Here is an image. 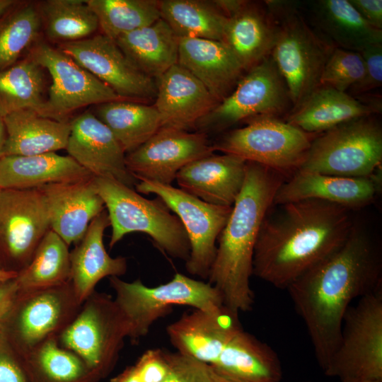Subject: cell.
I'll return each instance as SVG.
<instances>
[{
	"mask_svg": "<svg viewBox=\"0 0 382 382\" xmlns=\"http://www.w3.org/2000/svg\"><path fill=\"white\" fill-rule=\"evenodd\" d=\"M381 289V246L356 224L337 250L287 287L323 371L337 347L347 308Z\"/></svg>",
	"mask_w": 382,
	"mask_h": 382,
	"instance_id": "6da1fadb",
	"label": "cell"
},
{
	"mask_svg": "<svg viewBox=\"0 0 382 382\" xmlns=\"http://www.w3.org/2000/svg\"><path fill=\"white\" fill-rule=\"evenodd\" d=\"M351 212L318 199L272 204L257 236L253 275L286 289L345 242L354 226Z\"/></svg>",
	"mask_w": 382,
	"mask_h": 382,
	"instance_id": "7a4b0ae2",
	"label": "cell"
},
{
	"mask_svg": "<svg viewBox=\"0 0 382 382\" xmlns=\"http://www.w3.org/2000/svg\"><path fill=\"white\" fill-rule=\"evenodd\" d=\"M281 173L247 161L243 187L218 240L207 282L219 293L223 305L236 312L254 305L250 286L253 253L262 222L285 180Z\"/></svg>",
	"mask_w": 382,
	"mask_h": 382,
	"instance_id": "3957f363",
	"label": "cell"
},
{
	"mask_svg": "<svg viewBox=\"0 0 382 382\" xmlns=\"http://www.w3.org/2000/svg\"><path fill=\"white\" fill-rule=\"evenodd\" d=\"M264 2L277 25L270 56L286 84L293 110L319 87L323 67L335 47L311 26L299 2Z\"/></svg>",
	"mask_w": 382,
	"mask_h": 382,
	"instance_id": "277c9868",
	"label": "cell"
},
{
	"mask_svg": "<svg viewBox=\"0 0 382 382\" xmlns=\"http://www.w3.org/2000/svg\"><path fill=\"white\" fill-rule=\"evenodd\" d=\"M93 183L108 213L112 248L127 234L141 232L169 256L184 260L189 257L190 243L179 219L160 199H146L113 178L93 177Z\"/></svg>",
	"mask_w": 382,
	"mask_h": 382,
	"instance_id": "5b68a950",
	"label": "cell"
},
{
	"mask_svg": "<svg viewBox=\"0 0 382 382\" xmlns=\"http://www.w3.org/2000/svg\"><path fill=\"white\" fill-rule=\"evenodd\" d=\"M110 284L127 337L133 341L146 336L154 324L175 306L203 310L223 306L219 293L210 283L182 273L156 286H148L139 279L129 282L118 277H110Z\"/></svg>",
	"mask_w": 382,
	"mask_h": 382,
	"instance_id": "8992f818",
	"label": "cell"
},
{
	"mask_svg": "<svg viewBox=\"0 0 382 382\" xmlns=\"http://www.w3.org/2000/svg\"><path fill=\"white\" fill-rule=\"evenodd\" d=\"M376 115L317 134L297 171L369 178L381 168L382 128Z\"/></svg>",
	"mask_w": 382,
	"mask_h": 382,
	"instance_id": "52a82bcc",
	"label": "cell"
},
{
	"mask_svg": "<svg viewBox=\"0 0 382 382\" xmlns=\"http://www.w3.org/2000/svg\"><path fill=\"white\" fill-rule=\"evenodd\" d=\"M245 122V126L229 130L212 144L214 151L237 156L285 177L299 169L317 136L275 117L259 116Z\"/></svg>",
	"mask_w": 382,
	"mask_h": 382,
	"instance_id": "ba28073f",
	"label": "cell"
},
{
	"mask_svg": "<svg viewBox=\"0 0 382 382\" xmlns=\"http://www.w3.org/2000/svg\"><path fill=\"white\" fill-rule=\"evenodd\" d=\"M340 381H382V289L347 310L337 347L324 371Z\"/></svg>",
	"mask_w": 382,
	"mask_h": 382,
	"instance_id": "9c48e42d",
	"label": "cell"
},
{
	"mask_svg": "<svg viewBox=\"0 0 382 382\" xmlns=\"http://www.w3.org/2000/svg\"><path fill=\"white\" fill-rule=\"evenodd\" d=\"M25 56L47 70L51 77L47 97L35 110L43 117L69 122L71 115L81 108L122 100L71 57L42 38Z\"/></svg>",
	"mask_w": 382,
	"mask_h": 382,
	"instance_id": "30bf717a",
	"label": "cell"
},
{
	"mask_svg": "<svg viewBox=\"0 0 382 382\" xmlns=\"http://www.w3.org/2000/svg\"><path fill=\"white\" fill-rule=\"evenodd\" d=\"M291 109L286 84L269 56L247 71L231 93L197 123L196 129L204 133L219 132L255 117L286 115Z\"/></svg>",
	"mask_w": 382,
	"mask_h": 382,
	"instance_id": "8fae6325",
	"label": "cell"
},
{
	"mask_svg": "<svg viewBox=\"0 0 382 382\" xmlns=\"http://www.w3.org/2000/svg\"><path fill=\"white\" fill-rule=\"evenodd\" d=\"M135 190L156 195L179 218L190 243L185 269L192 276L207 279L216 253L218 238L232 207L209 204L180 188L157 182L139 181Z\"/></svg>",
	"mask_w": 382,
	"mask_h": 382,
	"instance_id": "7c38bea8",
	"label": "cell"
},
{
	"mask_svg": "<svg viewBox=\"0 0 382 382\" xmlns=\"http://www.w3.org/2000/svg\"><path fill=\"white\" fill-rule=\"evenodd\" d=\"M79 305L71 282L49 288L20 291L1 323L3 336L23 358L59 330Z\"/></svg>",
	"mask_w": 382,
	"mask_h": 382,
	"instance_id": "4fadbf2b",
	"label": "cell"
},
{
	"mask_svg": "<svg viewBox=\"0 0 382 382\" xmlns=\"http://www.w3.org/2000/svg\"><path fill=\"white\" fill-rule=\"evenodd\" d=\"M125 337L114 300L98 294L62 330L59 340L62 347L79 357L102 379L117 362Z\"/></svg>",
	"mask_w": 382,
	"mask_h": 382,
	"instance_id": "5bb4252c",
	"label": "cell"
},
{
	"mask_svg": "<svg viewBox=\"0 0 382 382\" xmlns=\"http://www.w3.org/2000/svg\"><path fill=\"white\" fill-rule=\"evenodd\" d=\"M48 210L38 189L0 191V266L18 272L31 261L50 230Z\"/></svg>",
	"mask_w": 382,
	"mask_h": 382,
	"instance_id": "9a60e30c",
	"label": "cell"
},
{
	"mask_svg": "<svg viewBox=\"0 0 382 382\" xmlns=\"http://www.w3.org/2000/svg\"><path fill=\"white\" fill-rule=\"evenodd\" d=\"M57 47L122 100L146 103L156 98V81L138 70L115 41L103 34Z\"/></svg>",
	"mask_w": 382,
	"mask_h": 382,
	"instance_id": "2e32d148",
	"label": "cell"
},
{
	"mask_svg": "<svg viewBox=\"0 0 382 382\" xmlns=\"http://www.w3.org/2000/svg\"><path fill=\"white\" fill-rule=\"evenodd\" d=\"M214 151L206 133L161 127L149 139L126 154V166L138 181L171 185L190 163Z\"/></svg>",
	"mask_w": 382,
	"mask_h": 382,
	"instance_id": "e0dca14e",
	"label": "cell"
},
{
	"mask_svg": "<svg viewBox=\"0 0 382 382\" xmlns=\"http://www.w3.org/2000/svg\"><path fill=\"white\" fill-rule=\"evenodd\" d=\"M68 155L93 177L113 178L130 187L137 180L128 170L126 154L110 131L91 111L70 121Z\"/></svg>",
	"mask_w": 382,
	"mask_h": 382,
	"instance_id": "ac0fdd59",
	"label": "cell"
},
{
	"mask_svg": "<svg viewBox=\"0 0 382 382\" xmlns=\"http://www.w3.org/2000/svg\"><path fill=\"white\" fill-rule=\"evenodd\" d=\"M238 315L224 305L213 310L193 308L169 324L166 334L177 352L211 364L242 328Z\"/></svg>",
	"mask_w": 382,
	"mask_h": 382,
	"instance_id": "d6986e66",
	"label": "cell"
},
{
	"mask_svg": "<svg viewBox=\"0 0 382 382\" xmlns=\"http://www.w3.org/2000/svg\"><path fill=\"white\" fill-rule=\"evenodd\" d=\"M154 107L161 127L189 131L218 103L207 88L189 71L178 64L156 80Z\"/></svg>",
	"mask_w": 382,
	"mask_h": 382,
	"instance_id": "ffe728a7",
	"label": "cell"
},
{
	"mask_svg": "<svg viewBox=\"0 0 382 382\" xmlns=\"http://www.w3.org/2000/svg\"><path fill=\"white\" fill-rule=\"evenodd\" d=\"M38 189L45 199L51 230L69 246L79 243L93 219L105 209L93 177L49 184Z\"/></svg>",
	"mask_w": 382,
	"mask_h": 382,
	"instance_id": "44dd1931",
	"label": "cell"
},
{
	"mask_svg": "<svg viewBox=\"0 0 382 382\" xmlns=\"http://www.w3.org/2000/svg\"><path fill=\"white\" fill-rule=\"evenodd\" d=\"M378 186L377 177L347 178L296 171L281 184L275 194L273 204L318 199L352 210L372 202Z\"/></svg>",
	"mask_w": 382,
	"mask_h": 382,
	"instance_id": "7402d4cb",
	"label": "cell"
},
{
	"mask_svg": "<svg viewBox=\"0 0 382 382\" xmlns=\"http://www.w3.org/2000/svg\"><path fill=\"white\" fill-rule=\"evenodd\" d=\"M246 165L233 154H212L183 167L175 180L180 189L204 202L232 207L243 187Z\"/></svg>",
	"mask_w": 382,
	"mask_h": 382,
	"instance_id": "603a6c76",
	"label": "cell"
},
{
	"mask_svg": "<svg viewBox=\"0 0 382 382\" xmlns=\"http://www.w3.org/2000/svg\"><path fill=\"white\" fill-rule=\"evenodd\" d=\"M209 365L217 382H282L283 377L275 351L243 327Z\"/></svg>",
	"mask_w": 382,
	"mask_h": 382,
	"instance_id": "cb8c5ba5",
	"label": "cell"
},
{
	"mask_svg": "<svg viewBox=\"0 0 382 382\" xmlns=\"http://www.w3.org/2000/svg\"><path fill=\"white\" fill-rule=\"evenodd\" d=\"M178 64L189 71L219 103L245 73L228 46L221 41L179 38Z\"/></svg>",
	"mask_w": 382,
	"mask_h": 382,
	"instance_id": "d4e9b609",
	"label": "cell"
},
{
	"mask_svg": "<svg viewBox=\"0 0 382 382\" xmlns=\"http://www.w3.org/2000/svg\"><path fill=\"white\" fill-rule=\"evenodd\" d=\"M301 7L311 26L335 47L361 52L382 43V30L369 24L349 0H317Z\"/></svg>",
	"mask_w": 382,
	"mask_h": 382,
	"instance_id": "484cf974",
	"label": "cell"
},
{
	"mask_svg": "<svg viewBox=\"0 0 382 382\" xmlns=\"http://www.w3.org/2000/svg\"><path fill=\"white\" fill-rule=\"evenodd\" d=\"M381 111V101L357 99L346 92L319 86L285 117L288 123L318 134L349 121Z\"/></svg>",
	"mask_w": 382,
	"mask_h": 382,
	"instance_id": "4316f807",
	"label": "cell"
},
{
	"mask_svg": "<svg viewBox=\"0 0 382 382\" xmlns=\"http://www.w3.org/2000/svg\"><path fill=\"white\" fill-rule=\"evenodd\" d=\"M109 226L105 209L93 219L83 237L70 252L71 283L79 304L88 299L102 279L119 277L127 272V259L112 257L105 250L103 236Z\"/></svg>",
	"mask_w": 382,
	"mask_h": 382,
	"instance_id": "83f0119b",
	"label": "cell"
},
{
	"mask_svg": "<svg viewBox=\"0 0 382 382\" xmlns=\"http://www.w3.org/2000/svg\"><path fill=\"white\" fill-rule=\"evenodd\" d=\"M277 34L276 21L265 2L244 1L227 17L222 42L246 72L270 56Z\"/></svg>",
	"mask_w": 382,
	"mask_h": 382,
	"instance_id": "f1b7e54d",
	"label": "cell"
},
{
	"mask_svg": "<svg viewBox=\"0 0 382 382\" xmlns=\"http://www.w3.org/2000/svg\"><path fill=\"white\" fill-rule=\"evenodd\" d=\"M71 156L56 152L33 156H4L0 158V188L35 189L52 183L93 178Z\"/></svg>",
	"mask_w": 382,
	"mask_h": 382,
	"instance_id": "f546056e",
	"label": "cell"
},
{
	"mask_svg": "<svg viewBox=\"0 0 382 382\" xmlns=\"http://www.w3.org/2000/svg\"><path fill=\"white\" fill-rule=\"evenodd\" d=\"M3 120L6 128L4 156H33L66 149L70 122H59L27 108L13 112Z\"/></svg>",
	"mask_w": 382,
	"mask_h": 382,
	"instance_id": "4dcf8cb0",
	"label": "cell"
},
{
	"mask_svg": "<svg viewBox=\"0 0 382 382\" xmlns=\"http://www.w3.org/2000/svg\"><path fill=\"white\" fill-rule=\"evenodd\" d=\"M115 41L132 64L151 79L178 64L179 37L162 18Z\"/></svg>",
	"mask_w": 382,
	"mask_h": 382,
	"instance_id": "1f68e13d",
	"label": "cell"
},
{
	"mask_svg": "<svg viewBox=\"0 0 382 382\" xmlns=\"http://www.w3.org/2000/svg\"><path fill=\"white\" fill-rule=\"evenodd\" d=\"M93 114L110 129L125 154L142 145L161 127L157 110L145 103L108 102L96 105Z\"/></svg>",
	"mask_w": 382,
	"mask_h": 382,
	"instance_id": "d6a6232c",
	"label": "cell"
},
{
	"mask_svg": "<svg viewBox=\"0 0 382 382\" xmlns=\"http://www.w3.org/2000/svg\"><path fill=\"white\" fill-rule=\"evenodd\" d=\"M161 18L179 37L223 41L227 16L212 1H159Z\"/></svg>",
	"mask_w": 382,
	"mask_h": 382,
	"instance_id": "836d02e7",
	"label": "cell"
},
{
	"mask_svg": "<svg viewBox=\"0 0 382 382\" xmlns=\"http://www.w3.org/2000/svg\"><path fill=\"white\" fill-rule=\"evenodd\" d=\"M42 33L57 45L86 39L99 29L95 13L86 0L37 1Z\"/></svg>",
	"mask_w": 382,
	"mask_h": 382,
	"instance_id": "e575fe53",
	"label": "cell"
},
{
	"mask_svg": "<svg viewBox=\"0 0 382 382\" xmlns=\"http://www.w3.org/2000/svg\"><path fill=\"white\" fill-rule=\"evenodd\" d=\"M19 291L60 286L71 282L69 245L52 230L40 243L31 261L16 277Z\"/></svg>",
	"mask_w": 382,
	"mask_h": 382,
	"instance_id": "d590c367",
	"label": "cell"
},
{
	"mask_svg": "<svg viewBox=\"0 0 382 382\" xmlns=\"http://www.w3.org/2000/svg\"><path fill=\"white\" fill-rule=\"evenodd\" d=\"M42 33L37 1L16 0L0 16V71L21 59Z\"/></svg>",
	"mask_w": 382,
	"mask_h": 382,
	"instance_id": "8d00e7d4",
	"label": "cell"
},
{
	"mask_svg": "<svg viewBox=\"0 0 382 382\" xmlns=\"http://www.w3.org/2000/svg\"><path fill=\"white\" fill-rule=\"evenodd\" d=\"M32 382H98L100 377L54 337L22 358Z\"/></svg>",
	"mask_w": 382,
	"mask_h": 382,
	"instance_id": "74e56055",
	"label": "cell"
},
{
	"mask_svg": "<svg viewBox=\"0 0 382 382\" xmlns=\"http://www.w3.org/2000/svg\"><path fill=\"white\" fill-rule=\"evenodd\" d=\"M44 69L28 56L0 71V116L23 109L37 110L44 103Z\"/></svg>",
	"mask_w": 382,
	"mask_h": 382,
	"instance_id": "f35d334b",
	"label": "cell"
},
{
	"mask_svg": "<svg viewBox=\"0 0 382 382\" xmlns=\"http://www.w3.org/2000/svg\"><path fill=\"white\" fill-rule=\"evenodd\" d=\"M102 34L115 40L161 18L156 0H86Z\"/></svg>",
	"mask_w": 382,
	"mask_h": 382,
	"instance_id": "ab89813d",
	"label": "cell"
},
{
	"mask_svg": "<svg viewBox=\"0 0 382 382\" xmlns=\"http://www.w3.org/2000/svg\"><path fill=\"white\" fill-rule=\"evenodd\" d=\"M365 66L360 52L335 47L323 67L319 86L346 92L364 76Z\"/></svg>",
	"mask_w": 382,
	"mask_h": 382,
	"instance_id": "60d3db41",
	"label": "cell"
},
{
	"mask_svg": "<svg viewBox=\"0 0 382 382\" xmlns=\"http://www.w3.org/2000/svg\"><path fill=\"white\" fill-rule=\"evenodd\" d=\"M169 372L163 382H217L209 364L175 351H166Z\"/></svg>",
	"mask_w": 382,
	"mask_h": 382,
	"instance_id": "b9f144b4",
	"label": "cell"
},
{
	"mask_svg": "<svg viewBox=\"0 0 382 382\" xmlns=\"http://www.w3.org/2000/svg\"><path fill=\"white\" fill-rule=\"evenodd\" d=\"M360 53L364 62V74L347 92L356 98L382 86V43L371 45Z\"/></svg>",
	"mask_w": 382,
	"mask_h": 382,
	"instance_id": "7bdbcfd3",
	"label": "cell"
},
{
	"mask_svg": "<svg viewBox=\"0 0 382 382\" xmlns=\"http://www.w3.org/2000/svg\"><path fill=\"white\" fill-rule=\"evenodd\" d=\"M133 366L143 382H163L169 372L166 350L159 348L144 352Z\"/></svg>",
	"mask_w": 382,
	"mask_h": 382,
	"instance_id": "ee69618b",
	"label": "cell"
},
{
	"mask_svg": "<svg viewBox=\"0 0 382 382\" xmlns=\"http://www.w3.org/2000/svg\"><path fill=\"white\" fill-rule=\"evenodd\" d=\"M0 382H32L22 358L3 335L0 337Z\"/></svg>",
	"mask_w": 382,
	"mask_h": 382,
	"instance_id": "f6af8a7d",
	"label": "cell"
},
{
	"mask_svg": "<svg viewBox=\"0 0 382 382\" xmlns=\"http://www.w3.org/2000/svg\"><path fill=\"white\" fill-rule=\"evenodd\" d=\"M349 1L369 24L382 30L381 0H349Z\"/></svg>",
	"mask_w": 382,
	"mask_h": 382,
	"instance_id": "bcb514c9",
	"label": "cell"
},
{
	"mask_svg": "<svg viewBox=\"0 0 382 382\" xmlns=\"http://www.w3.org/2000/svg\"><path fill=\"white\" fill-rule=\"evenodd\" d=\"M18 291L16 277L0 283V323L11 309Z\"/></svg>",
	"mask_w": 382,
	"mask_h": 382,
	"instance_id": "7dc6e473",
	"label": "cell"
},
{
	"mask_svg": "<svg viewBox=\"0 0 382 382\" xmlns=\"http://www.w3.org/2000/svg\"><path fill=\"white\" fill-rule=\"evenodd\" d=\"M110 382H143L137 374L134 366H127L124 371L110 379Z\"/></svg>",
	"mask_w": 382,
	"mask_h": 382,
	"instance_id": "c3c4849f",
	"label": "cell"
},
{
	"mask_svg": "<svg viewBox=\"0 0 382 382\" xmlns=\"http://www.w3.org/2000/svg\"><path fill=\"white\" fill-rule=\"evenodd\" d=\"M6 128L3 118L0 116V158L3 156L4 147L6 141Z\"/></svg>",
	"mask_w": 382,
	"mask_h": 382,
	"instance_id": "681fc988",
	"label": "cell"
},
{
	"mask_svg": "<svg viewBox=\"0 0 382 382\" xmlns=\"http://www.w3.org/2000/svg\"><path fill=\"white\" fill-rule=\"evenodd\" d=\"M17 272L0 269V283L16 277Z\"/></svg>",
	"mask_w": 382,
	"mask_h": 382,
	"instance_id": "f907efd6",
	"label": "cell"
},
{
	"mask_svg": "<svg viewBox=\"0 0 382 382\" xmlns=\"http://www.w3.org/2000/svg\"><path fill=\"white\" fill-rule=\"evenodd\" d=\"M16 2V0H0V16L9 9Z\"/></svg>",
	"mask_w": 382,
	"mask_h": 382,
	"instance_id": "816d5d0a",
	"label": "cell"
},
{
	"mask_svg": "<svg viewBox=\"0 0 382 382\" xmlns=\"http://www.w3.org/2000/svg\"><path fill=\"white\" fill-rule=\"evenodd\" d=\"M340 382H382V381H370V380H347V381H341Z\"/></svg>",
	"mask_w": 382,
	"mask_h": 382,
	"instance_id": "f5cc1de1",
	"label": "cell"
},
{
	"mask_svg": "<svg viewBox=\"0 0 382 382\" xmlns=\"http://www.w3.org/2000/svg\"><path fill=\"white\" fill-rule=\"evenodd\" d=\"M2 333H3V327H2V324L0 323V337L2 335Z\"/></svg>",
	"mask_w": 382,
	"mask_h": 382,
	"instance_id": "db71d44e",
	"label": "cell"
},
{
	"mask_svg": "<svg viewBox=\"0 0 382 382\" xmlns=\"http://www.w3.org/2000/svg\"><path fill=\"white\" fill-rule=\"evenodd\" d=\"M0 269H1V266H0ZM2 270H3V269H2Z\"/></svg>",
	"mask_w": 382,
	"mask_h": 382,
	"instance_id": "11a10c76",
	"label": "cell"
},
{
	"mask_svg": "<svg viewBox=\"0 0 382 382\" xmlns=\"http://www.w3.org/2000/svg\"><path fill=\"white\" fill-rule=\"evenodd\" d=\"M306 382H310V381H306Z\"/></svg>",
	"mask_w": 382,
	"mask_h": 382,
	"instance_id": "9f6ffc18",
	"label": "cell"
},
{
	"mask_svg": "<svg viewBox=\"0 0 382 382\" xmlns=\"http://www.w3.org/2000/svg\"><path fill=\"white\" fill-rule=\"evenodd\" d=\"M0 191H1V188H0Z\"/></svg>",
	"mask_w": 382,
	"mask_h": 382,
	"instance_id": "6f0895ef",
	"label": "cell"
}]
</instances>
